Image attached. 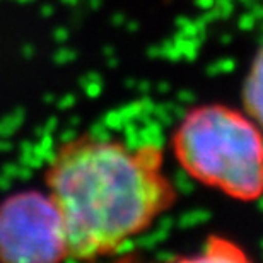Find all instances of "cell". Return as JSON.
Masks as SVG:
<instances>
[{"label": "cell", "instance_id": "cell-2", "mask_svg": "<svg viewBox=\"0 0 263 263\" xmlns=\"http://www.w3.org/2000/svg\"><path fill=\"white\" fill-rule=\"evenodd\" d=\"M173 152L193 180L241 202L263 195V132L246 113L203 104L185 115Z\"/></svg>", "mask_w": 263, "mask_h": 263}, {"label": "cell", "instance_id": "cell-5", "mask_svg": "<svg viewBox=\"0 0 263 263\" xmlns=\"http://www.w3.org/2000/svg\"><path fill=\"white\" fill-rule=\"evenodd\" d=\"M193 260H203V261H220V260H233V261H243L248 260L245 251L236 246L233 241L222 239V238H210L203 246V253L195 256Z\"/></svg>", "mask_w": 263, "mask_h": 263}, {"label": "cell", "instance_id": "cell-4", "mask_svg": "<svg viewBox=\"0 0 263 263\" xmlns=\"http://www.w3.org/2000/svg\"><path fill=\"white\" fill-rule=\"evenodd\" d=\"M243 106L246 115L263 132V46L251 62L243 86Z\"/></svg>", "mask_w": 263, "mask_h": 263}, {"label": "cell", "instance_id": "cell-3", "mask_svg": "<svg viewBox=\"0 0 263 263\" xmlns=\"http://www.w3.org/2000/svg\"><path fill=\"white\" fill-rule=\"evenodd\" d=\"M68 258L64 220L46 190H23L0 202V261L57 263Z\"/></svg>", "mask_w": 263, "mask_h": 263}, {"label": "cell", "instance_id": "cell-1", "mask_svg": "<svg viewBox=\"0 0 263 263\" xmlns=\"http://www.w3.org/2000/svg\"><path fill=\"white\" fill-rule=\"evenodd\" d=\"M45 190L64 220L68 258L111 256L145 233L178 198L154 144L79 135L57 147Z\"/></svg>", "mask_w": 263, "mask_h": 263}]
</instances>
